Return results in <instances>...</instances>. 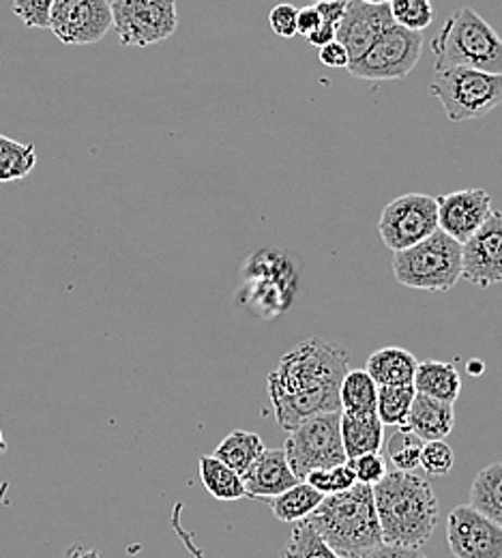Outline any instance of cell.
Here are the masks:
<instances>
[{"instance_id":"ab89813d","label":"cell","mask_w":502,"mask_h":558,"mask_svg":"<svg viewBox=\"0 0 502 558\" xmlns=\"http://www.w3.org/2000/svg\"><path fill=\"white\" fill-rule=\"evenodd\" d=\"M335 37H338V26H333V24H329V22H322V24L307 37V41H309L311 46H316V48H322V46L335 41Z\"/></svg>"},{"instance_id":"484cf974","label":"cell","mask_w":502,"mask_h":558,"mask_svg":"<svg viewBox=\"0 0 502 558\" xmlns=\"http://www.w3.org/2000/svg\"><path fill=\"white\" fill-rule=\"evenodd\" d=\"M37 166L35 144H24L0 134V183L26 179Z\"/></svg>"},{"instance_id":"4316f807","label":"cell","mask_w":502,"mask_h":558,"mask_svg":"<svg viewBox=\"0 0 502 558\" xmlns=\"http://www.w3.org/2000/svg\"><path fill=\"white\" fill-rule=\"evenodd\" d=\"M417 391L413 385H400V387H378V402H376V415L387 427H404L408 421V413L413 407Z\"/></svg>"},{"instance_id":"6da1fadb","label":"cell","mask_w":502,"mask_h":558,"mask_svg":"<svg viewBox=\"0 0 502 558\" xmlns=\"http://www.w3.org/2000/svg\"><path fill=\"white\" fill-rule=\"evenodd\" d=\"M351 367V352L322 338H307L280 359L267 378V393L282 429L301 421L342 413L340 387Z\"/></svg>"},{"instance_id":"9a60e30c","label":"cell","mask_w":502,"mask_h":558,"mask_svg":"<svg viewBox=\"0 0 502 558\" xmlns=\"http://www.w3.org/2000/svg\"><path fill=\"white\" fill-rule=\"evenodd\" d=\"M395 24L389 4H369L363 0H348L346 13L338 26V41L348 50L351 63L360 59L369 46Z\"/></svg>"},{"instance_id":"83f0119b","label":"cell","mask_w":502,"mask_h":558,"mask_svg":"<svg viewBox=\"0 0 502 558\" xmlns=\"http://www.w3.org/2000/svg\"><path fill=\"white\" fill-rule=\"evenodd\" d=\"M284 558H344L338 555L320 535L318 531L307 522H294L292 535L287 539Z\"/></svg>"},{"instance_id":"ba28073f","label":"cell","mask_w":502,"mask_h":558,"mask_svg":"<svg viewBox=\"0 0 502 558\" xmlns=\"http://www.w3.org/2000/svg\"><path fill=\"white\" fill-rule=\"evenodd\" d=\"M424 52V35L391 24L369 50L348 65L351 75L365 82L402 80L417 68Z\"/></svg>"},{"instance_id":"e575fe53","label":"cell","mask_w":502,"mask_h":558,"mask_svg":"<svg viewBox=\"0 0 502 558\" xmlns=\"http://www.w3.org/2000/svg\"><path fill=\"white\" fill-rule=\"evenodd\" d=\"M296 17H298V9L294 4L282 2L278 7L271 9L269 13V24L273 28V33L282 39H292L298 35L296 31Z\"/></svg>"},{"instance_id":"7c38bea8","label":"cell","mask_w":502,"mask_h":558,"mask_svg":"<svg viewBox=\"0 0 502 558\" xmlns=\"http://www.w3.org/2000/svg\"><path fill=\"white\" fill-rule=\"evenodd\" d=\"M446 544L455 558H502V526L470 505H460L446 520Z\"/></svg>"},{"instance_id":"5b68a950","label":"cell","mask_w":502,"mask_h":558,"mask_svg":"<svg viewBox=\"0 0 502 558\" xmlns=\"http://www.w3.org/2000/svg\"><path fill=\"white\" fill-rule=\"evenodd\" d=\"M393 254V276L406 288L446 292L462 279V243L440 228L417 245Z\"/></svg>"},{"instance_id":"7402d4cb","label":"cell","mask_w":502,"mask_h":558,"mask_svg":"<svg viewBox=\"0 0 502 558\" xmlns=\"http://www.w3.org/2000/svg\"><path fill=\"white\" fill-rule=\"evenodd\" d=\"M322 498L325 496L318 489L311 488L307 482L301 480L292 488H287L286 492H282L273 498H267L265 502L271 505V511L280 522L294 524V522L305 520L320 505Z\"/></svg>"},{"instance_id":"4dcf8cb0","label":"cell","mask_w":502,"mask_h":558,"mask_svg":"<svg viewBox=\"0 0 502 558\" xmlns=\"http://www.w3.org/2000/svg\"><path fill=\"white\" fill-rule=\"evenodd\" d=\"M303 482H307L311 488L318 489L322 496H329V494H338V492L353 488L357 484V477H355L351 462L346 460L344 464H338L331 469L311 471Z\"/></svg>"},{"instance_id":"1f68e13d","label":"cell","mask_w":502,"mask_h":558,"mask_svg":"<svg viewBox=\"0 0 502 558\" xmlns=\"http://www.w3.org/2000/svg\"><path fill=\"white\" fill-rule=\"evenodd\" d=\"M453 466H455V453L444 440L424 442L419 469H424L431 477H444L453 471Z\"/></svg>"},{"instance_id":"30bf717a","label":"cell","mask_w":502,"mask_h":558,"mask_svg":"<svg viewBox=\"0 0 502 558\" xmlns=\"http://www.w3.org/2000/svg\"><path fill=\"white\" fill-rule=\"evenodd\" d=\"M438 230V205L428 194H406L391 201L378 219L382 243L391 252L417 245Z\"/></svg>"},{"instance_id":"52a82bcc","label":"cell","mask_w":502,"mask_h":558,"mask_svg":"<svg viewBox=\"0 0 502 558\" xmlns=\"http://www.w3.org/2000/svg\"><path fill=\"white\" fill-rule=\"evenodd\" d=\"M340 418L342 413H322L305 418L290 429L284 453L298 480H305L311 471L331 469L348 460L342 442Z\"/></svg>"},{"instance_id":"5bb4252c","label":"cell","mask_w":502,"mask_h":558,"mask_svg":"<svg viewBox=\"0 0 502 558\" xmlns=\"http://www.w3.org/2000/svg\"><path fill=\"white\" fill-rule=\"evenodd\" d=\"M438 228L451 239L466 243L492 213V196L486 190H460L436 198Z\"/></svg>"},{"instance_id":"277c9868","label":"cell","mask_w":502,"mask_h":558,"mask_svg":"<svg viewBox=\"0 0 502 558\" xmlns=\"http://www.w3.org/2000/svg\"><path fill=\"white\" fill-rule=\"evenodd\" d=\"M436 71L446 68L502 73V37L475 9L453 11L431 39Z\"/></svg>"},{"instance_id":"ee69618b","label":"cell","mask_w":502,"mask_h":558,"mask_svg":"<svg viewBox=\"0 0 502 558\" xmlns=\"http://www.w3.org/2000/svg\"><path fill=\"white\" fill-rule=\"evenodd\" d=\"M316 2H320V0H316Z\"/></svg>"},{"instance_id":"7bdbcfd3","label":"cell","mask_w":502,"mask_h":558,"mask_svg":"<svg viewBox=\"0 0 502 558\" xmlns=\"http://www.w3.org/2000/svg\"><path fill=\"white\" fill-rule=\"evenodd\" d=\"M363 2H369V4H389L391 0H363Z\"/></svg>"},{"instance_id":"44dd1931","label":"cell","mask_w":502,"mask_h":558,"mask_svg":"<svg viewBox=\"0 0 502 558\" xmlns=\"http://www.w3.org/2000/svg\"><path fill=\"white\" fill-rule=\"evenodd\" d=\"M262 451H265V442L256 432L234 429L217 445L213 456L228 469H232L236 475L243 477Z\"/></svg>"},{"instance_id":"8fae6325","label":"cell","mask_w":502,"mask_h":558,"mask_svg":"<svg viewBox=\"0 0 502 558\" xmlns=\"http://www.w3.org/2000/svg\"><path fill=\"white\" fill-rule=\"evenodd\" d=\"M48 28L68 46L99 44L112 28L110 0H54Z\"/></svg>"},{"instance_id":"2e32d148","label":"cell","mask_w":502,"mask_h":558,"mask_svg":"<svg viewBox=\"0 0 502 558\" xmlns=\"http://www.w3.org/2000/svg\"><path fill=\"white\" fill-rule=\"evenodd\" d=\"M241 480L247 489V498H256V500L273 498L301 482L287 464L284 447L280 449L265 447V451L254 460V464L247 469V473Z\"/></svg>"},{"instance_id":"ffe728a7","label":"cell","mask_w":502,"mask_h":558,"mask_svg":"<svg viewBox=\"0 0 502 558\" xmlns=\"http://www.w3.org/2000/svg\"><path fill=\"white\" fill-rule=\"evenodd\" d=\"M340 429H342V442L348 460L365 453L382 451L384 425L376 413H365V415L342 413Z\"/></svg>"},{"instance_id":"d6a6232c","label":"cell","mask_w":502,"mask_h":558,"mask_svg":"<svg viewBox=\"0 0 502 558\" xmlns=\"http://www.w3.org/2000/svg\"><path fill=\"white\" fill-rule=\"evenodd\" d=\"M54 0H11V11L28 28H48Z\"/></svg>"},{"instance_id":"7a4b0ae2","label":"cell","mask_w":502,"mask_h":558,"mask_svg":"<svg viewBox=\"0 0 502 558\" xmlns=\"http://www.w3.org/2000/svg\"><path fill=\"white\" fill-rule=\"evenodd\" d=\"M374 489L382 544L400 548H424L438 526V498L430 484L415 475L387 473Z\"/></svg>"},{"instance_id":"f1b7e54d","label":"cell","mask_w":502,"mask_h":558,"mask_svg":"<svg viewBox=\"0 0 502 558\" xmlns=\"http://www.w3.org/2000/svg\"><path fill=\"white\" fill-rule=\"evenodd\" d=\"M387 460L402 473H415L421 464L424 440L408 427H397L387 442Z\"/></svg>"},{"instance_id":"ac0fdd59","label":"cell","mask_w":502,"mask_h":558,"mask_svg":"<svg viewBox=\"0 0 502 558\" xmlns=\"http://www.w3.org/2000/svg\"><path fill=\"white\" fill-rule=\"evenodd\" d=\"M417 363L419 361L411 350L387 347L369 354L365 369L378 387H400L413 385Z\"/></svg>"},{"instance_id":"f546056e","label":"cell","mask_w":502,"mask_h":558,"mask_svg":"<svg viewBox=\"0 0 502 558\" xmlns=\"http://www.w3.org/2000/svg\"><path fill=\"white\" fill-rule=\"evenodd\" d=\"M389 11L395 24L417 33H424L436 17L431 0H391Z\"/></svg>"},{"instance_id":"8992f818","label":"cell","mask_w":502,"mask_h":558,"mask_svg":"<svg viewBox=\"0 0 502 558\" xmlns=\"http://www.w3.org/2000/svg\"><path fill=\"white\" fill-rule=\"evenodd\" d=\"M430 93L451 123L483 119L502 104V73L446 68L436 71Z\"/></svg>"},{"instance_id":"cb8c5ba5","label":"cell","mask_w":502,"mask_h":558,"mask_svg":"<svg viewBox=\"0 0 502 558\" xmlns=\"http://www.w3.org/2000/svg\"><path fill=\"white\" fill-rule=\"evenodd\" d=\"M470 507L502 526V462L479 471L470 486Z\"/></svg>"},{"instance_id":"3957f363","label":"cell","mask_w":502,"mask_h":558,"mask_svg":"<svg viewBox=\"0 0 502 558\" xmlns=\"http://www.w3.org/2000/svg\"><path fill=\"white\" fill-rule=\"evenodd\" d=\"M305 520L344 558H360L382 544L374 489L365 484L325 496Z\"/></svg>"},{"instance_id":"9c48e42d","label":"cell","mask_w":502,"mask_h":558,"mask_svg":"<svg viewBox=\"0 0 502 558\" xmlns=\"http://www.w3.org/2000/svg\"><path fill=\"white\" fill-rule=\"evenodd\" d=\"M110 7L112 28L123 46H155L179 28L176 0H110Z\"/></svg>"},{"instance_id":"f35d334b","label":"cell","mask_w":502,"mask_h":558,"mask_svg":"<svg viewBox=\"0 0 502 558\" xmlns=\"http://www.w3.org/2000/svg\"><path fill=\"white\" fill-rule=\"evenodd\" d=\"M360 558H428L421 555L415 548H400V546H389V544H380L374 550H369L367 555Z\"/></svg>"},{"instance_id":"b9f144b4","label":"cell","mask_w":502,"mask_h":558,"mask_svg":"<svg viewBox=\"0 0 502 558\" xmlns=\"http://www.w3.org/2000/svg\"><path fill=\"white\" fill-rule=\"evenodd\" d=\"M7 451V442H4V436H2V429H0V453Z\"/></svg>"},{"instance_id":"836d02e7","label":"cell","mask_w":502,"mask_h":558,"mask_svg":"<svg viewBox=\"0 0 502 558\" xmlns=\"http://www.w3.org/2000/svg\"><path fill=\"white\" fill-rule=\"evenodd\" d=\"M353 471H355V477H357V484H365V486H376L384 475H387V460L378 453H365L359 458H353L348 460Z\"/></svg>"},{"instance_id":"74e56055","label":"cell","mask_w":502,"mask_h":558,"mask_svg":"<svg viewBox=\"0 0 502 558\" xmlns=\"http://www.w3.org/2000/svg\"><path fill=\"white\" fill-rule=\"evenodd\" d=\"M346 4H348V0H320V2H316V9H318L322 22L340 26V22L346 13Z\"/></svg>"},{"instance_id":"603a6c76","label":"cell","mask_w":502,"mask_h":558,"mask_svg":"<svg viewBox=\"0 0 502 558\" xmlns=\"http://www.w3.org/2000/svg\"><path fill=\"white\" fill-rule=\"evenodd\" d=\"M200 482L217 500H241L247 498V489L232 469H228L216 456H203L198 462Z\"/></svg>"},{"instance_id":"8d00e7d4","label":"cell","mask_w":502,"mask_h":558,"mask_svg":"<svg viewBox=\"0 0 502 558\" xmlns=\"http://www.w3.org/2000/svg\"><path fill=\"white\" fill-rule=\"evenodd\" d=\"M320 24H322V17H320V13H318L316 4L298 9L296 31H298V35H301V37H305V39H307V37H309V35H311Z\"/></svg>"},{"instance_id":"4fadbf2b","label":"cell","mask_w":502,"mask_h":558,"mask_svg":"<svg viewBox=\"0 0 502 558\" xmlns=\"http://www.w3.org/2000/svg\"><path fill=\"white\" fill-rule=\"evenodd\" d=\"M462 278L479 288L502 281V213L492 209L481 228L462 243Z\"/></svg>"},{"instance_id":"d590c367","label":"cell","mask_w":502,"mask_h":558,"mask_svg":"<svg viewBox=\"0 0 502 558\" xmlns=\"http://www.w3.org/2000/svg\"><path fill=\"white\" fill-rule=\"evenodd\" d=\"M318 57H320V63L331 70H348V65H351V54L338 39L322 46Z\"/></svg>"},{"instance_id":"e0dca14e","label":"cell","mask_w":502,"mask_h":558,"mask_svg":"<svg viewBox=\"0 0 502 558\" xmlns=\"http://www.w3.org/2000/svg\"><path fill=\"white\" fill-rule=\"evenodd\" d=\"M404 427H408L413 434H417L424 442L444 440L455 427L453 404L417 393Z\"/></svg>"},{"instance_id":"d4e9b609","label":"cell","mask_w":502,"mask_h":558,"mask_svg":"<svg viewBox=\"0 0 502 558\" xmlns=\"http://www.w3.org/2000/svg\"><path fill=\"white\" fill-rule=\"evenodd\" d=\"M376 402H378V385L367 374V369H348L340 387L342 413H353V415L376 413Z\"/></svg>"},{"instance_id":"d6986e66","label":"cell","mask_w":502,"mask_h":558,"mask_svg":"<svg viewBox=\"0 0 502 558\" xmlns=\"http://www.w3.org/2000/svg\"><path fill=\"white\" fill-rule=\"evenodd\" d=\"M413 387L421 396L455 404L462 393V378L453 363L428 359L417 363Z\"/></svg>"},{"instance_id":"60d3db41","label":"cell","mask_w":502,"mask_h":558,"mask_svg":"<svg viewBox=\"0 0 502 558\" xmlns=\"http://www.w3.org/2000/svg\"><path fill=\"white\" fill-rule=\"evenodd\" d=\"M468 369H470V372H475V374H479V372H483V367H481V365H479V363H470V365H468Z\"/></svg>"}]
</instances>
